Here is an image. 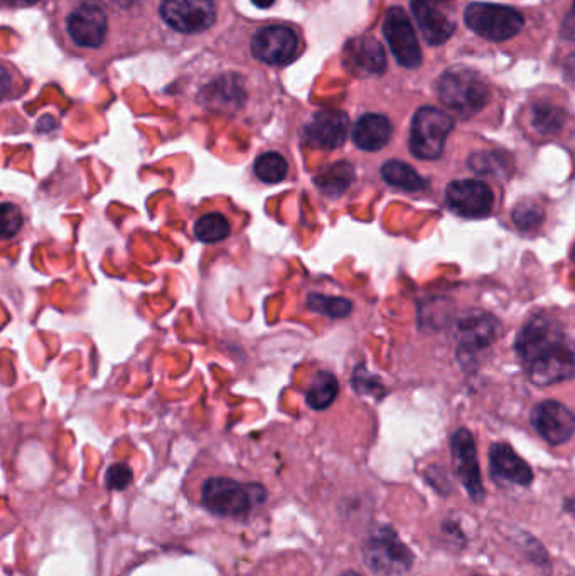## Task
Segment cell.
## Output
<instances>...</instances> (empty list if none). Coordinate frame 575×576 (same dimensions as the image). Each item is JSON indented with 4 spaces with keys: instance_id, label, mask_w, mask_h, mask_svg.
<instances>
[{
    "instance_id": "obj_4",
    "label": "cell",
    "mask_w": 575,
    "mask_h": 576,
    "mask_svg": "<svg viewBox=\"0 0 575 576\" xmlns=\"http://www.w3.org/2000/svg\"><path fill=\"white\" fill-rule=\"evenodd\" d=\"M363 560L378 576H402L414 565V554L388 526L376 528L366 538Z\"/></svg>"
},
{
    "instance_id": "obj_22",
    "label": "cell",
    "mask_w": 575,
    "mask_h": 576,
    "mask_svg": "<svg viewBox=\"0 0 575 576\" xmlns=\"http://www.w3.org/2000/svg\"><path fill=\"white\" fill-rule=\"evenodd\" d=\"M382 177L385 183L403 191H421L425 188V180L418 176L415 168L402 161H388L382 165Z\"/></svg>"
},
{
    "instance_id": "obj_21",
    "label": "cell",
    "mask_w": 575,
    "mask_h": 576,
    "mask_svg": "<svg viewBox=\"0 0 575 576\" xmlns=\"http://www.w3.org/2000/svg\"><path fill=\"white\" fill-rule=\"evenodd\" d=\"M339 385L338 379L327 373V371H321L314 376L311 385H309L308 393H305V403L311 406L312 410H326L335 403L336 397H338Z\"/></svg>"
},
{
    "instance_id": "obj_27",
    "label": "cell",
    "mask_w": 575,
    "mask_h": 576,
    "mask_svg": "<svg viewBox=\"0 0 575 576\" xmlns=\"http://www.w3.org/2000/svg\"><path fill=\"white\" fill-rule=\"evenodd\" d=\"M471 168L478 174H500L507 168V159L500 152H478L470 159Z\"/></svg>"
},
{
    "instance_id": "obj_1",
    "label": "cell",
    "mask_w": 575,
    "mask_h": 576,
    "mask_svg": "<svg viewBox=\"0 0 575 576\" xmlns=\"http://www.w3.org/2000/svg\"><path fill=\"white\" fill-rule=\"evenodd\" d=\"M515 348L535 385L549 386L575 378V341L550 318H532L520 330Z\"/></svg>"
},
{
    "instance_id": "obj_24",
    "label": "cell",
    "mask_w": 575,
    "mask_h": 576,
    "mask_svg": "<svg viewBox=\"0 0 575 576\" xmlns=\"http://www.w3.org/2000/svg\"><path fill=\"white\" fill-rule=\"evenodd\" d=\"M229 233H232V226H229L228 220L220 213L204 214L195 225L196 238L207 245L226 240Z\"/></svg>"
},
{
    "instance_id": "obj_20",
    "label": "cell",
    "mask_w": 575,
    "mask_h": 576,
    "mask_svg": "<svg viewBox=\"0 0 575 576\" xmlns=\"http://www.w3.org/2000/svg\"><path fill=\"white\" fill-rule=\"evenodd\" d=\"M316 186L327 196H339L350 188L354 180V168L350 162H336L327 165L316 176Z\"/></svg>"
},
{
    "instance_id": "obj_31",
    "label": "cell",
    "mask_w": 575,
    "mask_h": 576,
    "mask_svg": "<svg viewBox=\"0 0 575 576\" xmlns=\"http://www.w3.org/2000/svg\"><path fill=\"white\" fill-rule=\"evenodd\" d=\"M253 5L260 9H268L274 5L275 0H252Z\"/></svg>"
},
{
    "instance_id": "obj_23",
    "label": "cell",
    "mask_w": 575,
    "mask_h": 576,
    "mask_svg": "<svg viewBox=\"0 0 575 576\" xmlns=\"http://www.w3.org/2000/svg\"><path fill=\"white\" fill-rule=\"evenodd\" d=\"M253 174L264 184H280L289 174V164L278 152H264L253 162Z\"/></svg>"
},
{
    "instance_id": "obj_16",
    "label": "cell",
    "mask_w": 575,
    "mask_h": 576,
    "mask_svg": "<svg viewBox=\"0 0 575 576\" xmlns=\"http://www.w3.org/2000/svg\"><path fill=\"white\" fill-rule=\"evenodd\" d=\"M68 33L73 41L82 48H98L107 38V17L102 9L85 4L72 12L68 21Z\"/></svg>"
},
{
    "instance_id": "obj_2",
    "label": "cell",
    "mask_w": 575,
    "mask_h": 576,
    "mask_svg": "<svg viewBox=\"0 0 575 576\" xmlns=\"http://www.w3.org/2000/svg\"><path fill=\"white\" fill-rule=\"evenodd\" d=\"M437 95L443 105L461 118H471L488 105L491 91L482 75L470 67L455 66L437 82Z\"/></svg>"
},
{
    "instance_id": "obj_5",
    "label": "cell",
    "mask_w": 575,
    "mask_h": 576,
    "mask_svg": "<svg viewBox=\"0 0 575 576\" xmlns=\"http://www.w3.org/2000/svg\"><path fill=\"white\" fill-rule=\"evenodd\" d=\"M452 128L454 122L448 113L436 107H422L410 127V152L422 161L439 159Z\"/></svg>"
},
{
    "instance_id": "obj_15",
    "label": "cell",
    "mask_w": 575,
    "mask_h": 576,
    "mask_svg": "<svg viewBox=\"0 0 575 576\" xmlns=\"http://www.w3.org/2000/svg\"><path fill=\"white\" fill-rule=\"evenodd\" d=\"M500 324L497 318L488 314L470 315L459 324V355L461 358H476L497 341Z\"/></svg>"
},
{
    "instance_id": "obj_19",
    "label": "cell",
    "mask_w": 575,
    "mask_h": 576,
    "mask_svg": "<svg viewBox=\"0 0 575 576\" xmlns=\"http://www.w3.org/2000/svg\"><path fill=\"white\" fill-rule=\"evenodd\" d=\"M390 121L378 113H366L353 127V142L358 149L376 152L384 149L391 139Z\"/></svg>"
},
{
    "instance_id": "obj_32",
    "label": "cell",
    "mask_w": 575,
    "mask_h": 576,
    "mask_svg": "<svg viewBox=\"0 0 575 576\" xmlns=\"http://www.w3.org/2000/svg\"><path fill=\"white\" fill-rule=\"evenodd\" d=\"M571 20L572 24H567V27H565V29H571V38H575V2L574 8H572Z\"/></svg>"
},
{
    "instance_id": "obj_8",
    "label": "cell",
    "mask_w": 575,
    "mask_h": 576,
    "mask_svg": "<svg viewBox=\"0 0 575 576\" xmlns=\"http://www.w3.org/2000/svg\"><path fill=\"white\" fill-rule=\"evenodd\" d=\"M161 15L177 33L196 34L215 24L216 8L213 0H162Z\"/></svg>"
},
{
    "instance_id": "obj_26",
    "label": "cell",
    "mask_w": 575,
    "mask_h": 576,
    "mask_svg": "<svg viewBox=\"0 0 575 576\" xmlns=\"http://www.w3.org/2000/svg\"><path fill=\"white\" fill-rule=\"evenodd\" d=\"M532 125L540 134H557L564 125V112L553 105H535L532 109Z\"/></svg>"
},
{
    "instance_id": "obj_17",
    "label": "cell",
    "mask_w": 575,
    "mask_h": 576,
    "mask_svg": "<svg viewBox=\"0 0 575 576\" xmlns=\"http://www.w3.org/2000/svg\"><path fill=\"white\" fill-rule=\"evenodd\" d=\"M345 63L357 75H382L387 67L384 46L368 36L351 39L345 48Z\"/></svg>"
},
{
    "instance_id": "obj_14",
    "label": "cell",
    "mask_w": 575,
    "mask_h": 576,
    "mask_svg": "<svg viewBox=\"0 0 575 576\" xmlns=\"http://www.w3.org/2000/svg\"><path fill=\"white\" fill-rule=\"evenodd\" d=\"M348 128L350 121L347 113L339 110H324L316 113L311 124L305 127L304 140L308 146L316 149H338L347 140Z\"/></svg>"
},
{
    "instance_id": "obj_29",
    "label": "cell",
    "mask_w": 575,
    "mask_h": 576,
    "mask_svg": "<svg viewBox=\"0 0 575 576\" xmlns=\"http://www.w3.org/2000/svg\"><path fill=\"white\" fill-rule=\"evenodd\" d=\"M0 217H2V235H4V238H12L23 228V213H21L20 208L14 206L11 202L2 204Z\"/></svg>"
},
{
    "instance_id": "obj_11",
    "label": "cell",
    "mask_w": 575,
    "mask_h": 576,
    "mask_svg": "<svg viewBox=\"0 0 575 576\" xmlns=\"http://www.w3.org/2000/svg\"><path fill=\"white\" fill-rule=\"evenodd\" d=\"M446 199L452 213L470 220L489 216L495 206V196L482 180H454L446 189Z\"/></svg>"
},
{
    "instance_id": "obj_3",
    "label": "cell",
    "mask_w": 575,
    "mask_h": 576,
    "mask_svg": "<svg viewBox=\"0 0 575 576\" xmlns=\"http://www.w3.org/2000/svg\"><path fill=\"white\" fill-rule=\"evenodd\" d=\"M264 487L240 484L228 477H211L203 484L201 501L210 513L222 517L249 516L253 504L265 501Z\"/></svg>"
},
{
    "instance_id": "obj_30",
    "label": "cell",
    "mask_w": 575,
    "mask_h": 576,
    "mask_svg": "<svg viewBox=\"0 0 575 576\" xmlns=\"http://www.w3.org/2000/svg\"><path fill=\"white\" fill-rule=\"evenodd\" d=\"M134 474L130 467L125 464H115L107 472V486L113 490L127 489L133 484Z\"/></svg>"
},
{
    "instance_id": "obj_10",
    "label": "cell",
    "mask_w": 575,
    "mask_h": 576,
    "mask_svg": "<svg viewBox=\"0 0 575 576\" xmlns=\"http://www.w3.org/2000/svg\"><path fill=\"white\" fill-rule=\"evenodd\" d=\"M252 53L262 63L286 66L298 58V34L286 26L262 27L253 38Z\"/></svg>"
},
{
    "instance_id": "obj_25",
    "label": "cell",
    "mask_w": 575,
    "mask_h": 576,
    "mask_svg": "<svg viewBox=\"0 0 575 576\" xmlns=\"http://www.w3.org/2000/svg\"><path fill=\"white\" fill-rule=\"evenodd\" d=\"M308 308L317 314L327 315L332 318L348 317L353 311V303L341 297L321 296V293H311L308 297Z\"/></svg>"
},
{
    "instance_id": "obj_12",
    "label": "cell",
    "mask_w": 575,
    "mask_h": 576,
    "mask_svg": "<svg viewBox=\"0 0 575 576\" xmlns=\"http://www.w3.org/2000/svg\"><path fill=\"white\" fill-rule=\"evenodd\" d=\"M451 453L455 476L466 487L467 494L473 501H482L483 496H485V487H483L474 438L466 428H461L452 435Z\"/></svg>"
},
{
    "instance_id": "obj_7",
    "label": "cell",
    "mask_w": 575,
    "mask_h": 576,
    "mask_svg": "<svg viewBox=\"0 0 575 576\" xmlns=\"http://www.w3.org/2000/svg\"><path fill=\"white\" fill-rule=\"evenodd\" d=\"M410 9L427 45H443L455 33V9L451 0H412Z\"/></svg>"
},
{
    "instance_id": "obj_6",
    "label": "cell",
    "mask_w": 575,
    "mask_h": 576,
    "mask_svg": "<svg viewBox=\"0 0 575 576\" xmlns=\"http://www.w3.org/2000/svg\"><path fill=\"white\" fill-rule=\"evenodd\" d=\"M464 23L483 39L503 42L515 38L516 34L522 30L525 21L516 9L474 2V4L467 5L466 11H464Z\"/></svg>"
},
{
    "instance_id": "obj_28",
    "label": "cell",
    "mask_w": 575,
    "mask_h": 576,
    "mask_svg": "<svg viewBox=\"0 0 575 576\" xmlns=\"http://www.w3.org/2000/svg\"><path fill=\"white\" fill-rule=\"evenodd\" d=\"M541 216H543V213H541L540 206H537L535 202H522V204L516 206L515 213H513L516 226L522 229H532L540 225Z\"/></svg>"
},
{
    "instance_id": "obj_9",
    "label": "cell",
    "mask_w": 575,
    "mask_h": 576,
    "mask_svg": "<svg viewBox=\"0 0 575 576\" xmlns=\"http://www.w3.org/2000/svg\"><path fill=\"white\" fill-rule=\"evenodd\" d=\"M384 34L391 53L403 67L414 70L422 64L421 45L415 36L414 26L403 9L391 8L385 14Z\"/></svg>"
},
{
    "instance_id": "obj_13",
    "label": "cell",
    "mask_w": 575,
    "mask_h": 576,
    "mask_svg": "<svg viewBox=\"0 0 575 576\" xmlns=\"http://www.w3.org/2000/svg\"><path fill=\"white\" fill-rule=\"evenodd\" d=\"M532 425L543 440L552 446H561L575 434V415L564 404L543 401L535 406Z\"/></svg>"
},
{
    "instance_id": "obj_33",
    "label": "cell",
    "mask_w": 575,
    "mask_h": 576,
    "mask_svg": "<svg viewBox=\"0 0 575 576\" xmlns=\"http://www.w3.org/2000/svg\"><path fill=\"white\" fill-rule=\"evenodd\" d=\"M14 4H36L38 0H12Z\"/></svg>"
},
{
    "instance_id": "obj_34",
    "label": "cell",
    "mask_w": 575,
    "mask_h": 576,
    "mask_svg": "<svg viewBox=\"0 0 575 576\" xmlns=\"http://www.w3.org/2000/svg\"><path fill=\"white\" fill-rule=\"evenodd\" d=\"M339 576H361V575H358V573H354V572H347V573H342V575H339Z\"/></svg>"
},
{
    "instance_id": "obj_18",
    "label": "cell",
    "mask_w": 575,
    "mask_h": 576,
    "mask_svg": "<svg viewBox=\"0 0 575 576\" xmlns=\"http://www.w3.org/2000/svg\"><path fill=\"white\" fill-rule=\"evenodd\" d=\"M489 467L491 476L498 483L516 484V486H530L534 472L527 462L516 455L515 450L507 443H495L489 449Z\"/></svg>"
},
{
    "instance_id": "obj_35",
    "label": "cell",
    "mask_w": 575,
    "mask_h": 576,
    "mask_svg": "<svg viewBox=\"0 0 575 576\" xmlns=\"http://www.w3.org/2000/svg\"><path fill=\"white\" fill-rule=\"evenodd\" d=\"M572 259H574V262H575V245H574V250H572Z\"/></svg>"
}]
</instances>
